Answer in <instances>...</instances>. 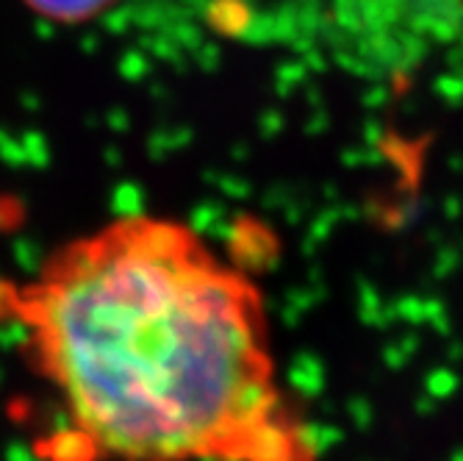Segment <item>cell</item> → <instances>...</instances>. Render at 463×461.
<instances>
[{
  "label": "cell",
  "mask_w": 463,
  "mask_h": 461,
  "mask_svg": "<svg viewBox=\"0 0 463 461\" xmlns=\"http://www.w3.org/2000/svg\"><path fill=\"white\" fill-rule=\"evenodd\" d=\"M0 298L67 417L59 461H319L261 289L186 223L117 217Z\"/></svg>",
  "instance_id": "obj_1"
},
{
  "label": "cell",
  "mask_w": 463,
  "mask_h": 461,
  "mask_svg": "<svg viewBox=\"0 0 463 461\" xmlns=\"http://www.w3.org/2000/svg\"><path fill=\"white\" fill-rule=\"evenodd\" d=\"M117 0H23V6L36 17L56 25H83L103 17Z\"/></svg>",
  "instance_id": "obj_2"
}]
</instances>
